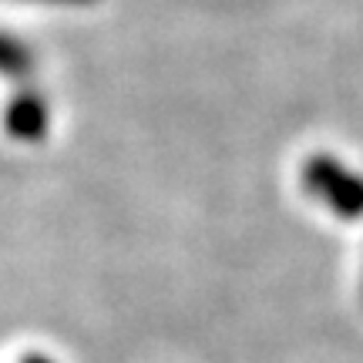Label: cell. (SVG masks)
Instances as JSON below:
<instances>
[{
	"label": "cell",
	"mask_w": 363,
	"mask_h": 363,
	"mask_svg": "<svg viewBox=\"0 0 363 363\" xmlns=\"http://www.w3.org/2000/svg\"><path fill=\"white\" fill-rule=\"evenodd\" d=\"M306 192L316 195L340 219H360L363 216V179L330 155H313L303 169Z\"/></svg>",
	"instance_id": "obj_1"
},
{
	"label": "cell",
	"mask_w": 363,
	"mask_h": 363,
	"mask_svg": "<svg viewBox=\"0 0 363 363\" xmlns=\"http://www.w3.org/2000/svg\"><path fill=\"white\" fill-rule=\"evenodd\" d=\"M4 128L17 142H38L48 131V104L40 101L38 94H21L17 101H11Z\"/></svg>",
	"instance_id": "obj_2"
},
{
	"label": "cell",
	"mask_w": 363,
	"mask_h": 363,
	"mask_svg": "<svg viewBox=\"0 0 363 363\" xmlns=\"http://www.w3.org/2000/svg\"><path fill=\"white\" fill-rule=\"evenodd\" d=\"M27 67H30V54H27L13 38L0 34V74L17 78V74H27Z\"/></svg>",
	"instance_id": "obj_3"
},
{
	"label": "cell",
	"mask_w": 363,
	"mask_h": 363,
	"mask_svg": "<svg viewBox=\"0 0 363 363\" xmlns=\"http://www.w3.org/2000/svg\"><path fill=\"white\" fill-rule=\"evenodd\" d=\"M17 363H57V360H51V357H44V353H24Z\"/></svg>",
	"instance_id": "obj_4"
},
{
	"label": "cell",
	"mask_w": 363,
	"mask_h": 363,
	"mask_svg": "<svg viewBox=\"0 0 363 363\" xmlns=\"http://www.w3.org/2000/svg\"><path fill=\"white\" fill-rule=\"evenodd\" d=\"M57 4H91V0H57Z\"/></svg>",
	"instance_id": "obj_5"
}]
</instances>
